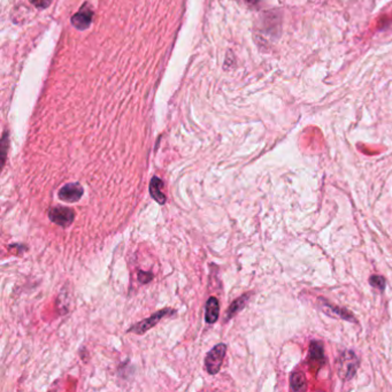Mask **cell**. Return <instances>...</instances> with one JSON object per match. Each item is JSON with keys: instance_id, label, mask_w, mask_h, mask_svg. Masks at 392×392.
I'll return each mask as SVG.
<instances>
[{"instance_id": "1", "label": "cell", "mask_w": 392, "mask_h": 392, "mask_svg": "<svg viewBox=\"0 0 392 392\" xmlns=\"http://www.w3.org/2000/svg\"><path fill=\"white\" fill-rule=\"evenodd\" d=\"M359 359L353 351L346 350L339 355L337 360V373L343 381H350L357 373Z\"/></svg>"}, {"instance_id": "2", "label": "cell", "mask_w": 392, "mask_h": 392, "mask_svg": "<svg viewBox=\"0 0 392 392\" xmlns=\"http://www.w3.org/2000/svg\"><path fill=\"white\" fill-rule=\"evenodd\" d=\"M227 352L226 344H217L207 353L205 358V368L209 375H216L221 369Z\"/></svg>"}, {"instance_id": "3", "label": "cell", "mask_w": 392, "mask_h": 392, "mask_svg": "<svg viewBox=\"0 0 392 392\" xmlns=\"http://www.w3.org/2000/svg\"><path fill=\"white\" fill-rule=\"evenodd\" d=\"M175 313H176V311L173 308H163L159 312L154 313V314L151 315L150 318L145 319V320L138 322V323H136V324H134L128 331L134 332V334H137V335H143L144 332L150 330V329H152L157 323H159V322L161 321V319H163L164 316H173Z\"/></svg>"}, {"instance_id": "4", "label": "cell", "mask_w": 392, "mask_h": 392, "mask_svg": "<svg viewBox=\"0 0 392 392\" xmlns=\"http://www.w3.org/2000/svg\"><path fill=\"white\" fill-rule=\"evenodd\" d=\"M75 210L69 208V207L64 206H55L52 207L48 210V217L55 225L62 227V228H67L74 222L75 219Z\"/></svg>"}, {"instance_id": "5", "label": "cell", "mask_w": 392, "mask_h": 392, "mask_svg": "<svg viewBox=\"0 0 392 392\" xmlns=\"http://www.w3.org/2000/svg\"><path fill=\"white\" fill-rule=\"evenodd\" d=\"M83 187L80 183H68L59 190L58 197L66 203H76L83 196Z\"/></svg>"}, {"instance_id": "6", "label": "cell", "mask_w": 392, "mask_h": 392, "mask_svg": "<svg viewBox=\"0 0 392 392\" xmlns=\"http://www.w3.org/2000/svg\"><path fill=\"white\" fill-rule=\"evenodd\" d=\"M92 18H93V12L91 8H88V5L82 7L76 14L71 18V23L75 28L80 29V30H84L90 27Z\"/></svg>"}, {"instance_id": "7", "label": "cell", "mask_w": 392, "mask_h": 392, "mask_svg": "<svg viewBox=\"0 0 392 392\" xmlns=\"http://www.w3.org/2000/svg\"><path fill=\"white\" fill-rule=\"evenodd\" d=\"M163 186L164 184L162 181H161V179L157 176L152 177V180H151L150 182V194L158 204H160V205H163V204H166L167 202L166 194H164L162 191Z\"/></svg>"}, {"instance_id": "8", "label": "cell", "mask_w": 392, "mask_h": 392, "mask_svg": "<svg viewBox=\"0 0 392 392\" xmlns=\"http://www.w3.org/2000/svg\"><path fill=\"white\" fill-rule=\"evenodd\" d=\"M205 321L207 323H215L220 315V304L217 298L209 297L205 306Z\"/></svg>"}, {"instance_id": "9", "label": "cell", "mask_w": 392, "mask_h": 392, "mask_svg": "<svg viewBox=\"0 0 392 392\" xmlns=\"http://www.w3.org/2000/svg\"><path fill=\"white\" fill-rule=\"evenodd\" d=\"M309 360L318 362V364H323L325 361L323 344L321 342L314 341L311 343V346H309Z\"/></svg>"}, {"instance_id": "10", "label": "cell", "mask_w": 392, "mask_h": 392, "mask_svg": "<svg viewBox=\"0 0 392 392\" xmlns=\"http://www.w3.org/2000/svg\"><path fill=\"white\" fill-rule=\"evenodd\" d=\"M323 308L325 313H328L330 316H339V318L343 319V320H347V321H354V316L351 312H348L346 308H341V307H336V306H332L328 302H324Z\"/></svg>"}, {"instance_id": "11", "label": "cell", "mask_w": 392, "mask_h": 392, "mask_svg": "<svg viewBox=\"0 0 392 392\" xmlns=\"http://www.w3.org/2000/svg\"><path fill=\"white\" fill-rule=\"evenodd\" d=\"M248 300H249V295H244V296H242V297L237 298L235 301H232V304L229 306L228 311H227V315H226L227 320H230L232 316H235L237 313L242 311V309L245 307Z\"/></svg>"}, {"instance_id": "12", "label": "cell", "mask_w": 392, "mask_h": 392, "mask_svg": "<svg viewBox=\"0 0 392 392\" xmlns=\"http://www.w3.org/2000/svg\"><path fill=\"white\" fill-rule=\"evenodd\" d=\"M290 385H291V389L293 391L304 390L306 387V378L304 373H301V371H295V373L291 374Z\"/></svg>"}, {"instance_id": "13", "label": "cell", "mask_w": 392, "mask_h": 392, "mask_svg": "<svg viewBox=\"0 0 392 392\" xmlns=\"http://www.w3.org/2000/svg\"><path fill=\"white\" fill-rule=\"evenodd\" d=\"M369 283L373 288L380 290V291H384L385 289V278L383 276L380 275H373L369 277Z\"/></svg>"}, {"instance_id": "14", "label": "cell", "mask_w": 392, "mask_h": 392, "mask_svg": "<svg viewBox=\"0 0 392 392\" xmlns=\"http://www.w3.org/2000/svg\"><path fill=\"white\" fill-rule=\"evenodd\" d=\"M137 278L138 281H139L141 284H146V283L151 282L153 279V274L150 272H144V271H139L137 274Z\"/></svg>"}, {"instance_id": "15", "label": "cell", "mask_w": 392, "mask_h": 392, "mask_svg": "<svg viewBox=\"0 0 392 392\" xmlns=\"http://www.w3.org/2000/svg\"><path fill=\"white\" fill-rule=\"evenodd\" d=\"M7 146H8V135H7V133H4V136H2V139H1V156H2L1 162H2V167H4V164L6 162V152H7Z\"/></svg>"}, {"instance_id": "16", "label": "cell", "mask_w": 392, "mask_h": 392, "mask_svg": "<svg viewBox=\"0 0 392 392\" xmlns=\"http://www.w3.org/2000/svg\"><path fill=\"white\" fill-rule=\"evenodd\" d=\"M30 2L38 8H46L51 5L52 0H30Z\"/></svg>"}, {"instance_id": "17", "label": "cell", "mask_w": 392, "mask_h": 392, "mask_svg": "<svg viewBox=\"0 0 392 392\" xmlns=\"http://www.w3.org/2000/svg\"><path fill=\"white\" fill-rule=\"evenodd\" d=\"M245 1L249 2V4H251V5H255V4H258L259 0H245Z\"/></svg>"}]
</instances>
